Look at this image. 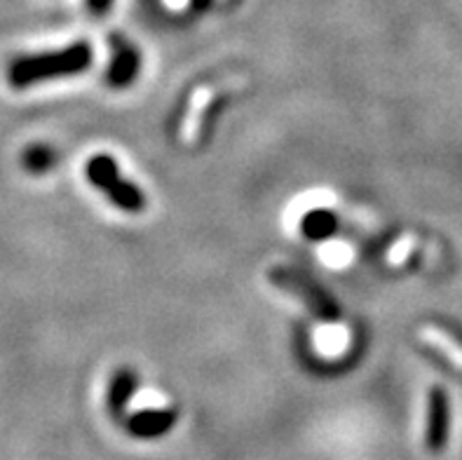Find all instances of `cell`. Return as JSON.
I'll return each mask as SVG.
<instances>
[{"label": "cell", "instance_id": "5", "mask_svg": "<svg viewBox=\"0 0 462 460\" xmlns=\"http://www.w3.org/2000/svg\"><path fill=\"white\" fill-rule=\"evenodd\" d=\"M176 426L174 408H141L125 420V427L136 439H160Z\"/></svg>", "mask_w": 462, "mask_h": 460}, {"label": "cell", "instance_id": "11", "mask_svg": "<svg viewBox=\"0 0 462 460\" xmlns=\"http://www.w3.org/2000/svg\"><path fill=\"white\" fill-rule=\"evenodd\" d=\"M88 7L94 12V14H104L111 7V0H88Z\"/></svg>", "mask_w": 462, "mask_h": 460}, {"label": "cell", "instance_id": "2", "mask_svg": "<svg viewBox=\"0 0 462 460\" xmlns=\"http://www.w3.org/2000/svg\"><path fill=\"white\" fill-rule=\"evenodd\" d=\"M85 174L117 210L127 211V214H141L146 210V195L141 192L136 183L120 176V167L111 155L99 153V155L89 157L85 164Z\"/></svg>", "mask_w": 462, "mask_h": 460}, {"label": "cell", "instance_id": "8", "mask_svg": "<svg viewBox=\"0 0 462 460\" xmlns=\"http://www.w3.org/2000/svg\"><path fill=\"white\" fill-rule=\"evenodd\" d=\"M338 230V216L331 210H310L300 219V233L312 242L327 239Z\"/></svg>", "mask_w": 462, "mask_h": 460}, {"label": "cell", "instance_id": "6", "mask_svg": "<svg viewBox=\"0 0 462 460\" xmlns=\"http://www.w3.org/2000/svg\"><path fill=\"white\" fill-rule=\"evenodd\" d=\"M141 69V57L136 52V47L132 42H127L125 38L116 35L113 38V59L111 66L106 70V80L113 88H127L134 82V78L139 76Z\"/></svg>", "mask_w": 462, "mask_h": 460}, {"label": "cell", "instance_id": "10", "mask_svg": "<svg viewBox=\"0 0 462 460\" xmlns=\"http://www.w3.org/2000/svg\"><path fill=\"white\" fill-rule=\"evenodd\" d=\"M52 163H54L52 151L45 146H33L23 153V164H26L29 172H35V174H42L45 169L52 167Z\"/></svg>", "mask_w": 462, "mask_h": 460}, {"label": "cell", "instance_id": "3", "mask_svg": "<svg viewBox=\"0 0 462 460\" xmlns=\"http://www.w3.org/2000/svg\"><path fill=\"white\" fill-rule=\"evenodd\" d=\"M270 280L275 282V286L284 289V292L299 296L319 320L334 322L340 317V305L336 304V298L327 289L317 285L310 275H305L303 270L289 268V266H275V268L270 270Z\"/></svg>", "mask_w": 462, "mask_h": 460}, {"label": "cell", "instance_id": "7", "mask_svg": "<svg viewBox=\"0 0 462 460\" xmlns=\"http://www.w3.org/2000/svg\"><path fill=\"white\" fill-rule=\"evenodd\" d=\"M136 385H139V379L132 369H117L113 373L111 385H108V408L113 414L120 416L127 408V404L132 402V397L136 392Z\"/></svg>", "mask_w": 462, "mask_h": 460}, {"label": "cell", "instance_id": "4", "mask_svg": "<svg viewBox=\"0 0 462 460\" xmlns=\"http://www.w3.org/2000/svg\"><path fill=\"white\" fill-rule=\"evenodd\" d=\"M451 432V402L441 388H432L428 399V427H425V446L432 454H441L448 444Z\"/></svg>", "mask_w": 462, "mask_h": 460}, {"label": "cell", "instance_id": "9", "mask_svg": "<svg viewBox=\"0 0 462 460\" xmlns=\"http://www.w3.org/2000/svg\"><path fill=\"white\" fill-rule=\"evenodd\" d=\"M420 338L428 345H432L434 350H439L441 355L451 361L453 367L462 369V348L451 336H446V333L441 332V329H437V326H425V329H420Z\"/></svg>", "mask_w": 462, "mask_h": 460}, {"label": "cell", "instance_id": "1", "mask_svg": "<svg viewBox=\"0 0 462 460\" xmlns=\"http://www.w3.org/2000/svg\"><path fill=\"white\" fill-rule=\"evenodd\" d=\"M89 66H92V47L88 42H73L64 50L14 59L7 69V80L12 88H29V85H38L45 80L78 76Z\"/></svg>", "mask_w": 462, "mask_h": 460}]
</instances>
